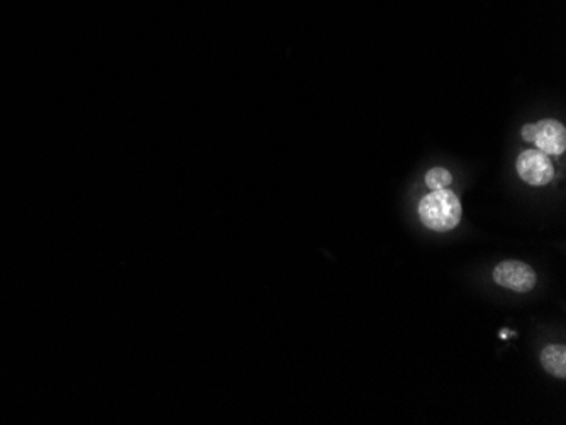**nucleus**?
I'll list each match as a JSON object with an SVG mask.
<instances>
[{"label": "nucleus", "instance_id": "nucleus-1", "mask_svg": "<svg viewBox=\"0 0 566 425\" xmlns=\"http://www.w3.org/2000/svg\"><path fill=\"white\" fill-rule=\"evenodd\" d=\"M419 219L434 233H450L460 224L463 208L450 189L432 190L419 202Z\"/></svg>", "mask_w": 566, "mask_h": 425}, {"label": "nucleus", "instance_id": "nucleus-2", "mask_svg": "<svg viewBox=\"0 0 566 425\" xmlns=\"http://www.w3.org/2000/svg\"><path fill=\"white\" fill-rule=\"evenodd\" d=\"M521 180L531 187H545L555 179V167L539 149H526L516 161Z\"/></svg>", "mask_w": 566, "mask_h": 425}, {"label": "nucleus", "instance_id": "nucleus-3", "mask_svg": "<svg viewBox=\"0 0 566 425\" xmlns=\"http://www.w3.org/2000/svg\"><path fill=\"white\" fill-rule=\"evenodd\" d=\"M495 284L507 290L517 291V294H527L536 285V272L527 263L517 262V259H507L499 263L492 272Z\"/></svg>", "mask_w": 566, "mask_h": 425}, {"label": "nucleus", "instance_id": "nucleus-4", "mask_svg": "<svg viewBox=\"0 0 566 425\" xmlns=\"http://www.w3.org/2000/svg\"><path fill=\"white\" fill-rule=\"evenodd\" d=\"M534 145L545 155L559 157L566 149V129L559 120L543 119L534 124Z\"/></svg>", "mask_w": 566, "mask_h": 425}, {"label": "nucleus", "instance_id": "nucleus-5", "mask_svg": "<svg viewBox=\"0 0 566 425\" xmlns=\"http://www.w3.org/2000/svg\"><path fill=\"white\" fill-rule=\"evenodd\" d=\"M543 368L555 379H566V348L563 344H549L539 354Z\"/></svg>", "mask_w": 566, "mask_h": 425}, {"label": "nucleus", "instance_id": "nucleus-6", "mask_svg": "<svg viewBox=\"0 0 566 425\" xmlns=\"http://www.w3.org/2000/svg\"><path fill=\"white\" fill-rule=\"evenodd\" d=\"M426 185L431 190H443L450 189L451 182H453V174L447 170V168L436 167L426 173L424 177Z\"/></svg>", "mask_w": 566, "mask_h": 425}, {"label": "nucleus", "instance_id": "nucleus-7", "mask_svg": "<svg viewBox=\"0 0 566 425\" xmlns=\"http://www.w3.org/2000/svg\"><path fill=\"white\" fill-rule=\"evenodd\" d=\"M521 138L526 142H533L534 139V124H526L523 129H521Z\"/></svg>", "mask_w": 566, "mask_h": 425}]
</instances>
